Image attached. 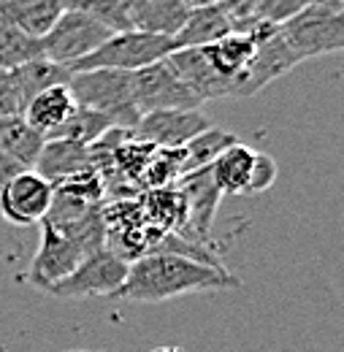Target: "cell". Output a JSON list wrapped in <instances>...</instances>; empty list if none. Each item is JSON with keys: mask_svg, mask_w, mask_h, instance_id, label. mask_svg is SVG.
<instances>
[{"mask_svg": "<svg viewBox=\"0 0 344 352\" xmlns=\"http://www.w3.org/2000/svg\"><path fill=\"white\" fill-rule=\"evenodd\" d=\"M255 46L258 44H255L247 33L233 30V33H228L225 38H219L215 44L201 49V54H204V60L209 63V68L215 71L222 82L230 85L233 98L239 95V87H241V82H244V76H247V71H250V63H252V57H255Z\"/></svg>", "mask_w": 344, "mask_h": 352, "instance_id": "obj_13", "label": "cell"}, {"mask_svg": "<svg viewBox=\"0 0 344 352\" xmlns=\"http://www.w3.org/2000/svg\"><path fill=\"white\" fill-rule=\"evenodd\" d=\"M182 198H184V228L182 236L215 247L212 241V228H215L217 206L222 192L217 190L215 179H212V168H201L193 174H184L176 182Z\"/></svg>", "mask_w": 344, "mask_h": 352, "instance_id": "obj_9", "label": "cell"}, {"mask_svg": "<svg viewBox=\"0 0 344 352\" xmlns=\"http://www.w3.org/2000/svg\"><path fill=\"white\" fill-rule=\"evenodd\" d=\"M277 163L274 157L263 155V152H255V163H252V174H250V182H247V190L244 195H258V192H266L274 182H277Z\"/></svg>", "mask_w": 344, "mask_h": 352, "instance_id": "obj_29", "label": "cell"}, {"mask_svg": "<svg viewBox=\"0 0 344 352\" xmlns=\"http://www.w3.org/2000/svg\"><path fill=\"white\" fill-rule=\"evenodd\" d=\"M74 111H76V100L65 85V87H52L41 95H36L22 109V120L46 141L71 120Z\"/></svg>", "mask_w": 344, "mask_h": 352, "instance_id": "obj_17", "label": "cell"}, {"mask_svg": "<svg viewBox=\"0 0 344 352\" xmlns=\"http://www.w3.org/2000/svg\"><path fill=\"white\" fill-rule=\"evenodd\" d=\"M279 33L299 63L323 54H339L344 49V14L303 6L296 16L279 25Z\"/></svg>", "mask_w": 344, "mask_h": 352, "instance_id": "obj_4", "label": "cell"}, {"mask_svg": "<svg viewBox=\"0 0 344 352\" xmlns=\"http://www.w3.org/2000/svg\"><path fill=\"white\" fill-rule=\"evenodd\" d=\"M187 8H198V6H209V3H215V0H182Z\"/></svg>", "mask_w": 344, "mask_h": 352, "instance_id": "obj_34", "label": "cell"}, {"mask_svg": "<svg viewBox=\"0 0 344 352\" xmlns=\"http://www.w3.org/2000/svg\"><path fill=\"white\" fill-rule=\"evenodd\" d=\"M187 6L182 0H125L130 30L173 38L187 19Z\"/></svg>", "mask_w": 344, "mask_h": 352, "instance_id": "obj_14", "label": "cell"}, {"mask_svg": "<svg viewBox=\"0 0 344 352\" xmlns=\"http://www.w3.org/2000/svg\"><path fill=\"white\" fill-rule=\"evenodd\" d=\"M109 128H111V122L106 117H100V114H95L89 109L76 106V111L71 114V120L54 133L52 138H65V141H76L82 146H89L92 141H98ZM52 138H46V141H52Z\"/></svg>", "mask_w": 344, "mask_h": 352, "instance_id": "obj_27", "label": "cell"}, {"mask_svg": "<svg viewBox=\"0 0 344 352\" xmlns=\"http://www.w3.org/2000/svg\"><path fill=\"white\" fill-rule=\"evenodd\" d=\"M63 11H76L95 19L98 25L109 28L111 33H125L130 30L128 14H125V0H60Z\"/></svg>", "mask_w": 344, "mask_h": 352, "instance_id": "obj_25", "label": "cell"}, {"mask_svg": "<svg viewBox=\"0 0 344 352\" xmlns=\"http://www.w3.org/2000/svg\"><path fill=\"white\" fill-rule=\"evenodd\" d=\"M65 352H87V350H65Z\"/></svg>", "mask_w": 344, "mask_h": 352, "instance_id": "obj_36", "label": "cell"}, {"mask_svg": "<svg viewBox=\"0 0 344 352\" xmlns=\"http://www.w3.org/2000/svg\"><path fill=\"white\" fill-rule=\"evenodd\" d=\"M303 6L299 0H258L255 6V19L260 22H268V25H285L290 16H296Z\"/></svg>", "mask_w": 344, "mask_h": 352, "instance_id": "obj_28", "label": "cell"}, {"mask_svg": "<svg viewBox=\"0 0 344 352\" xmlns=\"http://www.w3.org/2000/svg\"><path fill=\"white\" fill-rule=\"evenodd\" d=\"M138 204H141L147 225H152L160 233H169V230L182 233V228H184V198H182L176 184L141 192Z\"/></svg>", "mask_w": 344, "mask_h": 352, "instance_id": "obj_21", "label": "cell"}, {"mask_svg": "<svg viewBox=\"0 0 344 352\" xmlns=\"http://www.w3.org/2000/svg\"><path fill=\"white\" fill-rule=\"evenodd\" d=\"M14 74V82L19 87L22 95V103L28 106L36 95H41L52 87H65L71 82V68L68 65H60V63H52L46 57H36V60H28L22 63L19 68L11 71Z\"/></svg>", "mask_w": 344, "mask_h": 352, "instance_id": "obj_22", "label": "cell"}, {"mask_svg": "<svg viewBox=\"0 0 344 352\" xmlns=\"http://www.w3.org/2000/svg\"><path fill=\"white\" fill-rule=\"evenodd\" d=\"M128 265L117 258L111 250L89 252L82 263L76 265L65 279L52 285L46 293L54 298H89V296H117L128 276Z\"/></svg>", "mask_w": 344, "mask_h": 352, "instance_id": "obj_6", "label": "cell"}, {"mask_svg": "<svg viewBox=\"0 0 344 352\" xmlns=\"http://www.w3.org/2000/svg\"><path fill=\"white\" fill-rule=\"evenodd\" d=\"M299 65V57L290 52V46L285 44L279 28L274 36H268L266 41H260L255 46V57L250 63V71L239 87V95L236 98H250L260 92L263 87H268L271 82H277L279 76H285L288 71H293Z\"/></svg>", "mask_w": 344, "mask_h": 352, "instance_id": "obj_12", "label": "cell"}, {"mask_svg": "<svg viewBox=\"0 0 344 352\" xmlns=\"http://www.w3.org/2000/svg\"><path fill=\"white\" fill-rule=\"evenodd\" d=\"M228 33H233V19L217 3L190 8L184 25L179 28V33L171 38L173 52L176 49H204V46L225 38Z\"/></svg>", "mask_w": 344, "mask_h": 352, "instance_id": "obj_16", "label": "cell"}, {"mask_svg": "<svg viewBox=\"0 0 344 352\" xmlns=\"http://www.w3.org/2000/svg\"><path fill=\"white\" fill-rule=\"evenodd\" d=\"M173 52V41L166 36H149V33H114L106 44H100L89 57L71 65V74L82 71H125L136 74L158 60H166Z\"/></svg>", "mask_w": 344, "mask_h": 352, "instance_id": "obj_3", "label": "cell"}, {"mask_svg": "<svg viewBox=\"0 0 344 352\" xmlns=\"http://www.w3.org/2000/svg\"><path fill=\"white\" fill-rule=\"evenodd\" d=\"M215 3L233 19V25L250 19L255 14V6H258V0H215Z\"/></svg>", "mask_w": 344, "mask_h": 352, "instance_id": "obj_31", "label": "cell"}, {"mask_svg": "<svg viewBox=\"0 0 344 352\" xmlns=\"http://www.w3.org/2000/svg\"><path fill=\"white\" fill-rule=\"evenodd\" d=\"M241 279L228 268L195 263L179 255H144L128 265V276L114 298H125L136 304H160L187 293L225 290L239 287Z\"/></svg>", "mask_w": 344, "mask_h": 352, "instance_id": "obj_1", "label": "cell"}, {"mask_svg": "<svg viewBox=\"0 0 344 352\" xmlns=\"http://www.w3.org/2000/svg\"><path fill=\"white\" fill-rule=\"evenodd\" d=\"M36 57H41V44L36 38L0 22V71H14Z\"/></svg>", "mask_w": 344, "mask_h": 352, "instance_id": "obj_26", "label": "cell"}, {"mask_svg": "<svg viewBox=\"0 0 344 352\" xmlns=\"http://www.w3.org/2000/svg\"><path fill=\"white\" fill-rule=\"evenodd\" d=\"M43 179L52 182V187L68 176L79 174L92 168L89 166V155H87V146L76 144V141H65V138H52V141H43L41 152L36 157V166H33Z\"/></svg>", "mask_w": 344, "mask_h": 352, "instance_id": "obj_19", "label": "cell"}, {"mask_svg": "<svg viewBox=\"0 0 344 352\" xmlns=\"http://www.w3.org/2000/svg\"><path fill=\"white\" fill-rule=\"evenodd\" d=\"M68 89H71L76 106L106 117L111 122V128L133 131L141 120V114L133 103L130 74L125 71H82V74L71 76Z\"/></svg>", "mask_w": 344, "mask_h": 352, "instance_id": "obj_2", "label": "cell"}, {"mask_svg": "<svg viewBox=\"0 0 344 352\" xmlns=\"http://www.w3.org/2000/svg\"><path fill=\"white\" fill-rule=\"evenodd\" d=\"M169 63L176 71L179 82L198 98V103L219 100V98H233L230 85L222 82L215 71L209 68V63L204 60L201 49H176V52L169 54Z\"/></svg>", "mask_w": 344, "mask_h": 352, "instance_id": "obj_15", "label": "cell"}, {"mask_svg": "<svg viewBox=\"0 0 344 352\" xmlns=\"http://www.w3.org/2000/svg\"><path fill=\"white\" fill-rule=\"evenodd\" d=\"M239 138L233 133L219 131V128H209V131L198 133L193 141H187L182 149H176V157H179V174H193V171H201V168H209L217 157L233 146ZM179 176V179H182Z\"/></svg>", "mask_w": 344, "mask_h": 352, "instance_id": "obj_23", "label": "cell"}, {"mask_svg": "<svg viewBox=\"0 0 344 352\" xmlns=\"http://www.w3.org/2000/svg\"><path fill=\"white\" fill-rule=\"evenodd\" d=\"M111 36L114 33L109 28L98 25L85 14L63 11L39 44H41V57L71 68L74 63L89 57L100 44H106Z\"/></svg>", "mask_w": 344, "mask_h": 352, "instance_id": "obj_5", "label": "cell"}, {"mask_svg": "<svg viewBox=\"0 0 344 352\" xmlns=\"http://www.w3.org/2000/svg\"><path fill=\"white\" fill-rule=\"evenodd\" d=\"M130 87H133V103L141 117L152 114V111L201 109L198 98L179 82L169 57L130 74Z\"/></svg>", "mask_w": 344, "mask_h": 352, "instance_id": "obj_7", "label": "cell"}, {"mask_svg": "<svg viewBox=\"0 0 344 352\" xmlns=\"http://www.w3.org/2000/svg\"><path fill=\"white\" fill-rule=\"evenodd\" d=\"M54 187L36 168H22L0 190V220L8 225H41L49 214Z\"/></svg>", "mask_w": 344, "mask_h": 352, "instance_id": "obj_8", "label": "cell"}, {"mask_svg": "<svg viewBox=\"0 0 344 352\" xmlns=\"http://www.w3.org/2000/svg\"><path fill=\"white\" fill-rule=\"evenodd\" d=\"M155 352H182V350H176V347H160V350H155Z\"/></svg>", "mask_w": 344, "mask_h": 352, "instance_id": "obj_35", "label": "cell"}, {"mask_svg": "<svg viewBox=\"0 0 344 352\" xmlns=\"http://www.w3.org/2000/svg\"><path fill=\"white\" fill-rule=\"evenodd\" d=\"M25 109L11 71H0V117H19Z\"/></svg>", "mask_w": 344, "mask_h": 352, "instance_id": "obj_30", "label": "cell"}, {"mask_svg": "<svg viewBox=\"0 0 344 352\" xmlns=\"http://www.w3.org/2000/svg\"><path fill=\"white\" fill-rule=\"evenodd\" d=\"M85 258L87 255L71 239H65L52 225L41 222V241H39V250L28 268V282L46 293L52 285L65 279Z\"/></svg>", "mask_w": 344, "mask_h": 352, "instance_id": "obj_11", "label": "cell"}, {"mask_svg": "<svg viewBox=\"0 0 344 352\" xmlns=\"http://www.w3.org/2000/svg\"><path fill=\"white\" fill-rule=\"evenodd\" d=\"M22 168H25V166H19L14 157H8L6 152H0V190L6 187V182H8L11 176H17Z\"/></svg>", "mask_w": 344, "mask_h": 352, "instance_id": "obj_32", "label": "cell"}, {"mask_svg": "<svg viewBox=\"0 0 344 352\" xmlns=\"http://www.w3.org/2000/svg\"><path fill=\"white\" fill-rule=\"evenodd\" d=\"M63 14L60 0H0V22L41 41Z\"/></svg>", "mask_w": 344, "mask_h": 352, "instance_id": "obj_18", "label": "cell"}, {"mask_svg": "<svg viewBox=\"0 0 344 352\" xmlns=\"http://www.w3.org/2000/svg\"><path fill=\"white\" fill-rule=\"evenodd\" d=\"M41 146L43 138L22 120V114L19 117H0V152L14 157L25 168H33Z\"/></svg>", "mask_w": 344, "mask_h": 352, "instance_id": "obj_24", "label": "cell"}, {"mask_svg": "<svg viewBox=\"0 0 344 352\" xmlns=\"http://www.w3.org/2000/svg\"><path fill=\"white\" fill-rule=\"evenodd\" d=\"M209 128L212 122L201 109H173V111L144 114L133 133L158 149H182L187 141H193L198 133Z\"/></svg>", "mask_w": 344, "mask_h": 352, "instance_id": "obj_10", "label": "cell"}, {"mask_svg": "<svg viewBox=\"0 0 344 352\" xmlns=\"http://www.w3.org/2000/svg\"><path fill=\"white\" fill-rule=\"evenodd\" d=\"M301 6H312V8H328V11H342L344 14V0H299Z\"/></svg>", "mask_w": 344, "mask_h": 352, "instance_id": "obj_33", "label": "cell"}, {"mask_svg": "<svg viewBox=\"0 0 344 352\" xmlns=\"http://www.w3.org/2000/svg\"><path fill=\"white\" fill-rule=\"evenodd\" d=\"M252 163H255V149L244 146L241 141H236L233 146H228L215 163L209 166L217 190L222 195H244L250 174H252Z\"/></svg>", "mask_w": 344, "mask_h": 352, "instance_id": "obj_20", "label": "cell"}]
</instances>
